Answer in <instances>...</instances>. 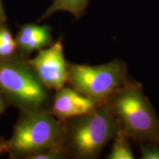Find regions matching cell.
<instances>
[{"instance_id": "6da1fadb", "label": "cell", "mask_w": 159, "mask_h": 159, "mask_svg": "<svg viewBox=\"0 0 159 159\" xmlns=\"http://www.w3.org/2000/svg\"><path fill=\"white\" fill-rule=\"evenodd\" d=\"M120 132L106 103L80 116L64 121L63 149L77 159L97 158L101 151Z\"/></svg>"}, {"instance_id": "7a4b0ae2", "label": "cell", "mask_w": 159, "mask_h": 159, "mask_svg": "<svg viewBox=\"0 0 159 159\" xmlns=\"http://www.w3.org/2000/svg\"><path fill=\"white\" fill-rule=\"evenodd\" d=\"M105 103L127 138L159 143V118L142 85L128 80Z\"/></svg>"}, {"instance_id": "3957f363", "label": "cell", "mask_w": 159, "mask_h": 159, "mask_svg": "<svg viewBox=\"0 0 159 159\" xmlns=\"http://www.w3.org/2000/svg\"><path fill=\"white\" fill-rule=\"evenodd\" d=\"M64 121L57 119L46 108L22 111L8 140L6 152L11 158L27 159L33 155L63 148Z\"/></svg>"}, {"instance_id": "277c9868", "label": "cell", "mask_w": 159, "mask_h": 159, "mask_svg": "<svg viewBox=\"0 0 159 159\" xmlns=\"http://www.w3.org/2000/svg\"><path fill=\"white\" fill-rule=\"evenodd\" d=\"M49 91L26 61H0V95L7 103L21 111L45 108Z\"/></svg>"}, {"instance_id": "5b68a950", "label": "cell", "mask_w": 159, "mask_h": 159, "mask_svg": "<svg viewBox=\"0 0 159 159\" xmlns=\"http://www.w3.org/2000/svg\"><path fill=\"white\" fill-rule=\"evenodd\" d=\"M128 80L127 66L119 60L96 66L69 63L67 83L98 105L106 102Z\"/></svg>"}, {"instance_id": "8992f818", "label": "cell", "mask_w": 159, "mask_h": 159, "mask_svg": "<svg viewBox=\"0 0 159 159\" xmlns=\"http://www.w3.org/2000/svg\"><path fill=\"white\" fill-rule=\"evenodd\" d=\"M26 61L49 90L57 91L67 83L69 63L65 59L62 38Z\"/></svg>"}, {"instance_id": "52a82bcc", "label": "cell", "mask_w": 159, "mask_h": 159, "mask_svg": "<svg viewBox=\"0 0 159 159\" xmlns=\"http://www.w3.org/2000/svg\"><path fill=\"white\" fill-rule=\"evenodd\" d=\"M98 105L71 86H63L55 91L49 111L59 120L66 121L88 113Z\"/></svg>"}, {"instance_id": "ba28073f", "label": "cell", "mask_w": 159, "mask_h": 159, "mask_svg": "<svg viewBox=\"0 0 159 159\" xmlns=\"http://www.w3.org/2000/svg\"><path fill=\"white\" fill-rule=\"evenodd\" d=\"M15 39L17 51L25 55L46 48L53 43L52 28L47 25H23L18 31Z\"/></svg>"}, {"instance_id": "9c48e42d", "label": "cell", "mask_w": 159, "mask_h": 159, "mask_svg": "<svg viewBox=\"0 0 159 159\" xmlns=\"http://www.w3.org/2000/svg\"><path fill=\"white\" fill-rule=\"evenodd\" d=\"M90 0H53L50 6L46 10L38 21L50 17L57 12H68L78 20L85 14Z\"/></svg>"}, {"instance_id": "30bf717a", "label": "cell", "mask_w": 159, "mask_h": 159, "mask_svg": "<svg viewBox=\"0 0 159 159\" xmlns=\"http://www.w3.org/2000/svg\"><path fill=\"white\" fill-rule=\"evenodd\" d=\"M17 52L15 38L12 35L5 22L0 24V61L13 59Z\"/></svg>"}, {"instance_id": "8fae6325", "label": "cell", "mask_w": 159, "mask_h": 159, "mask_svg": "<svg viewBox=\"0 0 159 159\" xmlns=\"http://www.w3.org/2000/svg\"><path fill=\"white\" fill-rule=\"evenodd\" d=\"M114 142L112 145L110 153L108 155V159H134L128 139L124 134L119 132L114 137Z\"/></svg>"}, {"instance_id": "7c38bea8", "label": "cell", "mask_w": 159, "mask_h": 159, "mask_svg": "<svg viewBox=\"0 0 159 159\" xmlns=\"http://www.w3.org/2000/svg\"><path fill=\"white\" fill-rule=\"evenodd\" d=\"M141 158L159 159V143H141Z\"/></svg>"}, {"instance_id": "4fadbf2b", "label": "cell", "mask_w": 159, "mask_h": 159, "mask_svg": "<svg viewBox=\"0 0 159 159\" xmlns=\"http://www.w3.org/2000/svg\"><path fill=\"white\" fill-rule=\"evenodd\" d=\"M68 158V155L63 148H55L33 155L27 159H63Z\"/></svg>"}, {"instance_id": "5bb4252c", "label": "cell", "mask_w": 159, "mask_h": 159, "mask_svg": "<svg viewBox=\"0 0 159 159\" xmlns=\"http://www.w3.org/2000/svg\"><path fill=\"white\" fill-rule=\"evenodd\" d=\"M6 20H7V16H6L5 9H4L2 0H0V21L6 22Z\"/></svg>"}, {"instance_id": "9a60e30c", "label": "cell", "mask_w": 159, "mask_h": 159, "mask_svg": "<svg viewBox=\"0 0 159 159\" xmlns=\"http://www.w3.org/2000/svg\"><path fill=\"white\" fill-rule=\"evenodd\" d=\"M6 105H7V102L0 95V115L2 114L5 112L6 109Z\"/></svg>"}, {"instance_id": "2e32d148", "label": "cell", "mask_w": 159, "mask_h": 159, "mask_svg": "<svg viewBox=\"0 0 159 159\" xmlns=\"http://www.w3.org/2000/svg\"><path fill=\"white\" fill-rule=\"evenodd\" d=\"M4 152H6L5 141H0V156Z\"/></svg>"}, {"instance_id": "e0dca14e", "label": "cell", "mask_w": 159, "mask_h": 159, "mask_svg": "<svg viewBox=\"0 0 159 159\" xmlns=\"http://www.w3.org/2000/svg\"><path fill=\"white\" fill-rule=\"evenodd\" d=\"M1 23H3V21H0V24Z\"/></svg>"}]
</instances>
